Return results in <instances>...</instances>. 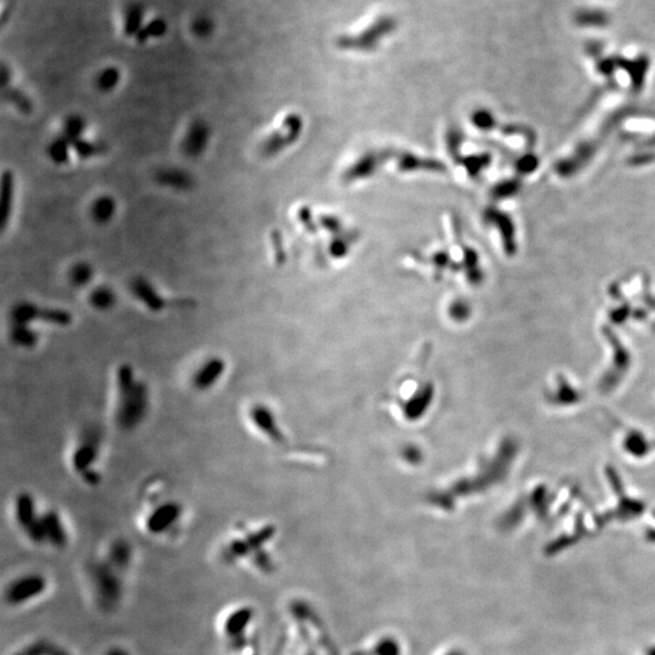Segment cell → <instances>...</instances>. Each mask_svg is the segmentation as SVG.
Here are the masks:
<instances>
[{
	"label": "cell",
	"mask_w": 655,
	"mask_h": 655,
	"mask_svg": "<svg viewBox=\"0 0 655 655\" xmlns=\"http://www.w3.org/2000/svg\"><path fill=\"white\" fill-rule=\"evenodd\" d=\"M209 137H210V130L205 123L200 122V120L192 123L182 144L184 153L191 158L198 157L203 153L204 149L208 145Z\"/></svg>",
	"instance_id": "cell-13"
},
{
	"label": "cell",
	"mask_w": 655,
	"mask_h": 655,
	"mask_svg": "<svg viewBox=\"0 0 655 655\" xmlns=\"http://www.w3.org/2000/svg\"><path fill=\"white\" fill-rule=\"evenodd\" d=\"M119 82V72L113 67L106 68L99 73L96 79V85L101 91H109L113 89Z\"/></svg>",
	"instance_id": "cell-27"
},
{
	"label": "cell",
	"mask_w": 655,
	"mask_h": 655,
	"mask_svg": "<svg viewBox=\"0 0 655 655\" xmlns=\"http://www.w3.org/2000/svg\"><path fill=\"white\" fill-rule=\"evenodd\" d=\"M71 146L74 149V152L83 159L91 158V157H95V156L106 152V146L102 145V144H94V142L84 140V139L74 141Z\"/></svg>",
	"instance_id": "cell-26"
},
{
	"label": "cell",
	"mask_w": 655,
	"mask_h": 655,
	"mask_svg": "<svg viewBox=\"0 0 655 655\" xmlns=\"http://www.w3.org/2000/svg\"><path fill=\"white\" fill-rule=\"evenodd\" d=\"M39 321L57 326H67L72 322L71 313L61 308H41Z\"/></svg>",
	"instance_id": "cell-24"
},
{
	"label": "cell",
	"mask_w": 655,
	"mask_h": 655,
	"mask_svg": "<svg viewBox=\"0 0 655 655\" xmlns=\"http://www.w3.org/2000/svg\"><path fill=\"white\" fill-rule=\"evenodd\" d=\"M9 339L16 347L32 350L39 341V335L31 326L10 324Z\"/></svg>",
	"instance_id": "cell-18"
},
{
	"label": "cell",
	"mask_w": 655,
	"mask_h": 655,
	"mask_svg": "<svg viewBox=\"0 0 655 655\" xmlns=\"http://www.w3.org/2000/svg\"><path fill=\"white\" fill-rule=\"evenodd\" d=\"M15 518L27 538L36 545L46 542L41 515L36 513V500L31 492H22L15 499Z\"/></svg>",
	"instance_id": "cell-6"
},
{
	"label": "cell",
	"mask_w": 655,
	"mask_h": 655,
	"mask_svg": "<svg viewBox=\"0 0 655 655\" xmlns=\"http://www.w3.org/2000/svg\"><path fill=\"white\" fill-rule=\"evenodd\" d=\"M248 419L255 431H258L263 439L276 446L284 447L288 443L284 431L273 409L265 403H255L248 409Z\"/></svg>",
	"instance_id": "cell-7"
},
{
	"label": "cell",
	"mask_w": 655,
	"mask_h": 655,
	"mask_svg": "<svg viewBox=\"0 0 655 655\" xmlns=\"http://www.w3.org/2000/svg\"><path fill=\"white\" fill-rule=\"evenodd\" d=\"M151 392L149 385L137 375L130 364H122L116 371L114 422L123 432L139 429L149 415Z\"/></svg>",
	"instance_id": "cell-1"
},
{
	"label": "cell",
	"mask_w": 655,
	"mask_h": 655,
	"mask_svg": "<svg viewBox=\"0 0 655 655\" xmlns=\"http://www.w3.org/2000/svg\"><path fill=\"white\" fill-rule=\"evenodd\" d=\"M54 644L51 642L41 641L33 642L22 651L23 655H50L54 649Z\"/></svg>",
	"instance_id": "cell-28"
},
{
	"label": "cell",
	"mask_w": 655,
	"mask_h": 655,
	"mask_svg": "<svg viewBox=\"0 0 655 655\" xmlns=\"http://www.w3.org/2000/svg\"><path fill=\"white\" fill-rule=\"evenodd\" d=\"M157 180L162 185L172 187L175 190H187L192 187V179L188 174L181 172L179 169H169L165 172H159Z\"/></svg>",
	"instance_id": "cell-20"
},
{
	"label": "cell",
	"mask_w": 655,
	"mask_h": 655,
	"mask_svg": "<svg viewBox=\"0 0 655 655\" xmlns=\"http://www.w3.org/2000/svg\"><path fill=\"white\" fill-rule=\"evenodd\" d=\"M646 655H655V646L649 647L647 648Z\"/></svg>",
	"instance_id": "cell-32"
},
{
	"label": "cell",
	"mask_w": 655,
	"mask_h": 655,
	"mask_svg": "<svg viewBox=\"0 0 655 655\" xmlns=\"http://www.w3.org/2000/svg\"><path fill=\"white\" fill-rule=\"evenodd\" d=\"M104 655H131L129 653V651H127L125 648H122V647H113L111 648L109 651H106Z\"/></svg>",
	"instance_id": "cell-30"
},
{
	"label": "cell",
	"mask_w": 655,
	"mask_h": 655,
	"mask_svg": "<svg viewBox=\"0 0 655 655\" xmlns=\"http://www.w3.org/2000/svg\"><path fill=\"white\" fill-rule=\"evenodd\" d=\"M50 655H71L68 651H64L62 648H57V647H54V649L51 651Z\"/></svg>",
	"instance_id": "cell-31"
},
{
	"label": "cell",
	"mask_w": 655,
	"mask_h": 655,
	"mask_svg": "<svg viewBox=\"0 0 655 655\" xmlns=\"http://www.w3.org/2000/svg\"><path fill=\"white\" fill-rule=\"evenodd\" d=\"M15 179L13 172H4L0 177V233L9 223L14 203Z\"/></svg>",
	"instance_id": "cell-15"
},
{
	"label": "cell",
	"mask_w": 655,
	"mask_h": 655,
	"mask_svg": "<svg viewBox=\"0 0 655 655\" xmlns=\"http://www.w3.org/2000/svg\"><path fill=\"white\" fill-rule=\"evenodd\" d=\"M184 515L185 511L180 502L172 499L156 502L146 515V532L156 538L175 533L184 518Z\"/></svg>",
	"instance_id": "cell-3"
},
{
	"label": "cell",
	"mask_w": 655,
	"mask_h": 655,
	"mask_svg": "<svg viewBox=\"0 0 655 655\" xmlns=\"http://www.w3.org/2000/svg\"><path fill=\"white\" fill-rule=\"evenodd\" d=\"M283 127L285 132H277L267 139L265 145L262 146L263 154L271 157L280 152V149L295 142L303 130V119L296 114H289L285 118Z\"/></svg>",
	"instance_id": "cell-11"
},
{
	"label": "cell",
	"mask_w": 655,
	"mask_h": 655,
	"mask_svg": "<svg viewBox=\"0 0 655 655\" xmlns=\"http://www.w3.org/2000/svg\"><path fill=\"white\" fill-rule=\"evenodd\" d=\"M132 558H134V550L130 542L125 539H117L111 544L106 560L109 562V565L113 567L114 570L122 574L130 568Z\"/></svg>",
	"instance_id": "cell-16"
},
{
	"label": "cell",
	"mask_w": 655,
	"mask_h": 655,
	"mask_svg": "<svg viewBox=\"0 0 655 655\" xmlns=\"http://www.w3.org/2000/svg\"><path fill=\"white\" fill-rule=\"evenodd\" d=\"M85 119L82 116L72 114L66 118V122L64 124V134L62 137L67 141L69 145H72L74 141L82 139L83 132L85 130Z\"/></svg>",
	"instance_id": "cell-22"
},
{
	"label": "cell",
	"mask_w": 655,
	"mask_h": 655,
	"mask_svg": "<svg viewBox=\"0 0 655 655\" xmlns=\"http://www.w3.org/2000/svg\"><path fill=\"white\" fill-rule=\"evenodd\" d=\"M11 73L4 64H0V90H4L9 85Z\"/></svg>",
	"instance_id": "cell-29"
},
{
	"label": "cell",
	"mask_w": 655,
	"mask_h": 655,
	"mask_svg": "<svg viewBox=\"0 0 655 655\" xmlns=\"http://www.w3.org/2000/svg\"><path fill=\"white\" fill-rule=\"evenodd\" d=\"M130 290L135 298H137L151 312L158 313L170 306V303L167 298H163V295L159 294L158 290L156 289L149 280H144V278H136L132 280Z\"/></svg>",
	"instance_id": "cell-12"
},
{
	"label": "cell",
	"mask_w": 655,
	"mask_h": 655,
	"mask_svg": "<svg viewBox=\"0 0 655 655\" xmlns=\"http://www.w3.org/2000/svg\"><path fill=\"white\" fill-rule=\"evenodd\" d=\"M116 214V202L109 195H102L96 199L91 207V216L97 223H107Z\"/></svg>",
	"instance_id": "cell-19"
},
{
	"label": "cell",
	"mask_w": 655,
	"mask_h": 655,
	"mask_svg": "<svg viewBox=\"0 0 655 655\" xmlns=\"http://www.w3.org/2000/svg\"><path fill=\"white\" fill-rule=\"evenodd\" d=\"M94 277L92 267L86 262H79L72 267L69 272V280L74 287L82 288L89 284Z\"/></svg>",
	"instance_id": "cell-25"
},
{
	"label": "cell",
	"mask_w": 655,
	"mask_h": 655,
	"mask_svg": "<svg viewBox=\"0 0 655 655\" xmlns=\"http://www.w3.org/2000/svg\"><path fill=\"white\" fill-rule=\"evenodd\" d=\"M15 655H23V654L22 653H18V654H15Z\"/></svg>",
	"instance_id": "cell-33"
},
{
	"label": "cell",
	"mask_w": 655,
	"mask_h": 655,
	"mask_svg": "<svg viewBox=\"0 0 655 655\" xmlns=\"http://www.w3.org/2000/svg\"><path fill=\"white\" fill-rule=\"evenodd\" d=\"M41 520L46 542L57 549H64L67 545L68 535L61 516L56 511H46V513L41 515Z\"/></svg>",
	"instance_id": "cell-14"
},
{
	"label": "cell",
	"mask_w": 655,
	"mask_h": 655,
	"mask_svg": "<svg viewBox=\"0 0 655 655\" xmlns=\"http://www.w3.org/2000/svg\"><path fill=\"white\" fill-rule=\"evenodd\" d=\"M227 363L220 356L209 357L193 371L191 385L197 392H208L213 389L226 374Z\"/></svg>",
	"instance_id": "cell-9"
},
{
	"label": "cell",
	"mask_w": 655,
	"mask_h": 655,
	"mask_svg": "<svg viewBox=\"0 0 655 655\" xmlns=\"http://www.w3.org/2000/svg\"><path fill=\"white\" fill-rule=\"evenodd\" d=\"M102 446V432L99 427L88 426L81 432L77 446L72 454L73 470L78 475L96 470L95 464L99 460Z\"/></svg>",
	"instance_id": "cell-5"
},
{
	"label": "cell",
	"mask_w": 655,
	"mask_h": 655,
	"mask_svg": "<svg viewBox=\"0 0 655 655\" xmlns=\"http://www.w3.org/2000/svg\"><path fill=\"white\" fill-rule=\"evenodd\" d=\"M240 537L232 539L225 550L223 556L228 557L230 560H240V557L250 556V555H263L265 556V546L267 542L275 537L276 528L273 525H263L261 528H245Z\"/></svg>",
	"instance_id": "cell-4"
},
{
	"label": "cell",
	"mask_w": 655,
	"mask_h": 655,
	"mask_svg": "<svg viewBox=\"0 0 655 655\" xmlns=\"http://www.w3.org/2000/svg\"><path fill=\"white\" fill-rule=\"evenodd\" d=\"M41 308L29 301L16 303L10 311V324L15 326H31L33 322L39 321Z\"/></svg>",
	"instance_id": "cell-17"
},
{
	"label": "cell",
	"mask_w": 655,
	"mask_h": 655,
	"mask_svg": "<svg viewBox=\"0 0 655 655\" xmlns=\"http://www.w3.org/2000/svg\"><path fill=\"white\" fill-rule=\"evenodd\" d=\"M253 619L254 610L249 607L232 610L230 614L227 615L226 619L223 621V626H222V633L225 635V638L230 646L235 648L243 647L242 644L244 643L245 637H247L249 625Z\"/></svg>",
	"instance_id": "cell-10"
},
{
	"label": "cell",
	"mask_w": 655,
	"mask_h": 655,
	"mask_svg": "<svg viewBox=\"0 0 655 655\" xmlns=\"http://www.w3.org/2000/svg\"><path fill=\"white\" fill-rule=\"evenodd\" d=\"M90 577L99 606L106 612L116 609L124 595L120 573L109 565L107 560H99L91 565Z\"/></svg>",
	"instance_id": "cell-2"
},
{
	"label": "cell",
	"mask_w": 655,
	"mask_h": 655,
	"mask_svg": "<svg viewBox=\"0 0 655 655\" xmlns=\"http://www.w3.org/2000/svg\"><path fill=\"white\" fill-rule=\"evenodd\" d=\"M69 144L67 141L64 140L62 136H60L57 139H55L54 141L50 142V145L48 146V156L49 158L54 162L55 164H59V165H64V164L68 163V159H69Z\"/></svg>",
	"instance_id": "cell-23"
},
{
	"label": "cell",
	"mask_w": 655,
	"mask_h": 655,
	"mask_svg": "<svg viewBox=\"0 0 655 655\" xmlns=\"http://www.w3.org/2000/svg\"><path fill=\"white\" fill-rule=\"evenodd\" d=\"M89 303L97 311H109L117 303V296L109 287H99L91 291Z\"/></svg>",
	"instance_id": "cell-21"
},
{
	"label": "cell",
	"mask_w": 655,
	"mask_h": 655,
	"mask_svg": "<svg viewBox=\"0 0 655 655\" xmlns=\"http://www.w3.org/2000/svg\"><path fill=\"white\" fill-rule=\"evenodd\" d=\"M46 578L41 574H27L20 577L5 588V602L9 606L23 605L46 591Z\"/></svg>",
	"instance_id": "cell-8"
}]
</instances>
